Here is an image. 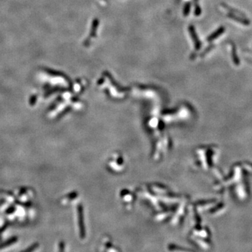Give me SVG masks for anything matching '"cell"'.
<instances>
[{
  "label": "cell",
  "mask_w": 252,
  "mask_h": 252,
  "mask_svg": "<svg viewBox=\"0 0 252 252\" xmlns=\"http://www.w3.org/2000/svg\"><path fill=\"white\" fill-rule=\"evenodd\" d=\"M223 7H225V9H226L227 10H228V11H230V12H233V14H235V15H239V16H241V17L246 18V16H245V15L243 13L240 12V11H238V10L233 9V8H231V7H230V6H227L226 4H223Z\"/></svg>",
  "instance_id": "5b68a950"
},
{
  "label": "cell",
  "mask_w": 252,
  "mask_h": 252,
  "mask_svg": "<svg viewBox=\"0 0 252 252\" xmlns=\"http://www.w3.org/2000/svg\"><path fill=\"white\" fill-rule=\"evenodd\" d=\"M190 8H191V5H190V3H186V4H185L184 8V16H187L189 14V13H190Z\"/></svg>",
  "instance_id": "8992f818"
},
{
  "label": "cell",
  "mask_w": 252,
  "mask_h": 252,
  "mask_svg": "<svg viewBox=\"0 0 252 252\" xmlns=\"http://www.w3.org/2000/svg\"><path fill=\"white\" fill-rule=\"evenodd\" d=\"M214 47V44H213V45H212V44H211V45H210V46H208V47H207V49L205 50V51H204L203 53H202L201 55H201V57H203L204 55H206L207 53H208L209 51H210V50H211L212 49H213Z\"/></svg>",
  "instance_id": "52a82bcc"
},
{
  "label": "cell",
  "mask_w": 252,
  "mask_h": 252,
  "mask_svg": "<svg viewBox=\"0 0 252 252\" xmlns=\"http://www.w3.org/2000/svg\"><path fill=\"white\" fill-rule=\"evenodd\" d=\"M227 16H228V17L230 18V19L233 20V21H238V23L244 25H250V21H249V20L246 19L245 18L240 17V16H238V15L233 14H231V13L228 14Z\"/></svg>",
  "instance_id": "7a4b0ae2"
},
{
  "label": "cell",
  "mask_w": 252,
  "mask_h": 252,
  "mask_svg": "<svg viewBox=\"0 0 252 252\" xmlns=\"http://www.w3.org/2000/svg\"><path fill=\"white\" fill-rule=\"evenodd\" d=\"M225 31V28L224 27H220L219 28H218L214 32L212 33V34H210V35L207 38V41H209V42L213 41L214 40H215L216 38H218V36L221 35Z\"/></svg>",
  "instance_id": "3957f363"
},
{
  "label": "cell",
  "mask_w": 252,
  "mask_h": 252,
  "mask_svg": "<svg viewBox=\"0 0 252 252\" xmlns=\"http://www.w3.org/2000/svg\"><path fill=\"white\" fill-rule=\"evenodd\" d=\"M188 31L190 32V35L193 39V41L194 43V46H195V51H199L202 46L201 41L199 39L198 35H197L196 32L195 30V28L193 25H190L188 27Z\"/></svg>",
  "instance_id": "6da1fadb"
},
{
  "label": "cell",
  "mask_w": 252,
  "mask_h": 252,
  "mask_svg": "<svg viewBox=\"0 0 252 252\" xmlns=\"http://www.w3.org/2000/svg\"><path fill=\"white\" fill-rule=\"evenodd\" d=\"M232 58H233V61L234 62L235 65H239L240 64V59L238 57V54H237L236 51V47L234 44H232Z\"/></svg>",
  "instance_id": "277c9868"
}]
</instances>
